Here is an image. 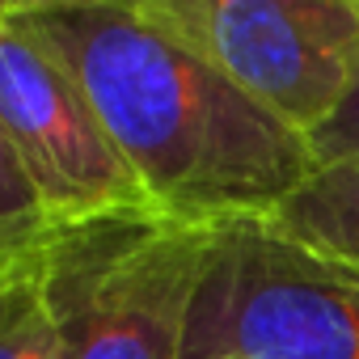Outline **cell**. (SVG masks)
<instances>
[{"instance_id": "cell-1", "label": "cell", "mask_w": 359, "mask_h": 359, "mask_svg": "<svg viewBox=\"0 0 359 359\" xmlns=\"http://www.w3.org/2000/svg\"><path fill=\"white\" fill-rule=\"evenodd\" d=\"M9 18L81 81L165 216L208 229L266 220L317 165L300 131L148 26L131 0H9Z\"/></svg>"}, {"instance_id": "cell-2", "label": "cell", "mask_w": 359, "mask_h": 359, "mask_svg": "<svg viewBox=\"0 0 359 359\" xmlns=\"http://www.w3.org/2000/svg\"><path fill=\"white\" fill-rule=\"evenodd\" d=\"M216 233L161 208L60 224L39 258V287L64 355L182 359Z\"/></svg>"}, {"instance_id": "cell-3", "label": "cell", "mask_w": 359, "mask_h": 359, "mask_svg": "<svg viewBox=\"0 0 359 359\" xmlns=\"http://www.w3.org/2000/svg\"><path fill=\"white\" fill-rule=\"evenodd\" d=\"M250 102L313 140L359 85V0H131Z\"/></svg>"}, {"instance_id": "cell-4", "label": "cell", "mask_w": 359, "mask_h": 359, "mask_svg": "<svg viewBox=\"0 0 359 359\" xmlns=\"http://www.w3.org/2000/svg\"><path fill=\"white\" fill-rule=\"evenodd\" d=\"M182 359H359V283L258 220L224 224L191 304Z\"/></svg>"}, {"instance_id": "cell-5", "label": "cell", "mask_w": 359, "mask_h": 359, "mask_svg": "<svg viewBox=\"0 0 359 359\" xmlns=\"http://www.w3.org/2000/svg\"><path fill=\"white\" fill-rule=\"evenodd\" d=\"M0 123L55 229L152 208L81 81L9 18V0H0Z\"/></svg>"}, {"instance_id": "cell-6", "label": "cell", "mask_w": 359, "mask_h": 359, "mask_svg": "<svg viewBox=\"0 0 359 359\" xmlns=\"http://www.w3.org/2000/svg\"><path fill=\"white\" fill-rule=\"evenodd\" d=\"M258 224L300 254L342 275H359V156L317 161L304 182Z\"/></svg>"}, {"instance_id": "cell-7", "label": "cell", "mask_w": 359, "mask_h": 359, "mask_svg": "<svg viewBox=\"0 0 359 359\" xmlns=\"http://www.w3.org/2000/svg\"><path fill=\"white\" fill-rule=\"evenodd\" d=\"M51 233L55 224L13 152L5 123H0V275L34 271Z\"/></svg>"}, {"instance_id": "cell-8", "label": "cell", "mask_w": 359, "mask_h": 359, "mask_svg": "<svg viewBox=\"0 0 359 359\" xmlns=\"http://www.w3.org/2000/svg\"><path fill=\"white\" fill-rule=\"evenodd\" d=\"M0 359H68L39 287V266L0 275Z\"/></svg>"}, {"instance_id": "cell-9", "label": "cell", "mask_w": 359, "mask_h": 359, "mask_svg": "<svg viewBox=\"0 0 359 359\" xmlns=\"http://www.w3.org/2000/svg\"><path fill=\"white\" fill-rule=\"evenodd\" d=\"M309 144H313V161L359 156V85H355V93L334 110V118H330Z\"/></svg>"}, {"instance_id": "cell-10", "label": "cell", "mask_w": 359, "mask_h": 359, "mask_svg": "<svg viewBox=\"0 0 359 359\" xmlns=\"http://www.w3.org/2000/svg\"><path fill=\"white\" fill-rule=\"evenodd\" d=\"M338 275H342V271H338ZM346 279H355V283H359V275H346Z\"/></svg>"}]
</instances>
